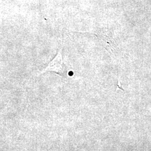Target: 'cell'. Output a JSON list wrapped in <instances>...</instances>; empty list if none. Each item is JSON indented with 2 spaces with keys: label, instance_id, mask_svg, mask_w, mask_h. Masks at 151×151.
<instances>
[{
  "label": "cell",
  "instance_id": "obj_1",
  "mask_svg": "<svg viewBox=\"0 0 151 151\" xmlns=\"http://www.w3.org/2000/svg\"><path fill=\"white\" fill-rule=\"evenodd\" d=\"M45 70H50L64 77L66 73L65 66L64 65L62 54L60 52L47 67Z\"/></svg>",
  "mask_w": 151,
  "mask_h": 151
}]
</instances>
